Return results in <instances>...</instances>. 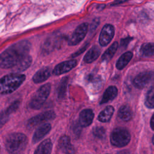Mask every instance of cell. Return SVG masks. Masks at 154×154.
I'll return each instance as SVG.
<instances>
[{"label":"cell","mask_w":154,"mask_h":154,"mask_svg":"<svg viewBox=\"0 0 154 154\" xmlns=\"http://www.w3.org/2000/svg\"><path fill=\"white\" fill-rule=\"evenodd\" d=\"M31 47V43L28 40H22L10 46L1 54V67H13L20 60L28 55Z\"/></svg>","instance_id":"obj_1"},{"label":"cell","mask_w":154,"mask_h":154,"mask_svg":"<svg viewBox=\"0 0 154 154\" xmlns=\"http://www.w3.org/2000/svg\"><path fill=\"white\" fill-rule=\"evenodd\" d=\"M25 80V75L19 73H12L1 78L0 88L1 94H8L17 90Z\"/></svg>","instance_id":"obj_2"},{"label":"cell","mask_w":154,"mask_h":154,"mask_svg":"<svg viewBox=\"0 0 154 154\" xmlns=\"http://www.w3.org/2000/svg\"><path fill=\"white\" fill-rule=\"evenodd\" d=\"M28 143L26 136L20 132L9 134L5 140V147L9 153H18L25 150Z\"/></svg>","instance_id":"obj_3"},{"label":"cell","mask_w":154,"mask_h":154,"mask_svg":"<svg viewBox=\"0 0 154 154\" xmlns=\"http://www.w3.org/2000/svg\"><path fill=\"white\" fill-rule=\"evenodd\" d=\"M51 88V85L49 83H46L41 86L30 100L29 108L33 109H40L48 97Z\"/></svg>","instance_id":"obj_4"},{"label":"cell","mask_w":154,"mask_h":154,"mask_svg":"<svg viewBox=\"0 0 154 154\" xmlns=\"http://www.w3.org/2000/svg\"><path fill=\"white\" fill-rule=\"evenodd\" d=\"M131 140L129 132L124 128L114 129L110 135V141L112 145L117 147H123L126 146Z\"/></svg>","instance_id":"obj_5"},{"label":"cell","mask_w":154,"mask_h":154,"mask_svg":"<svg viewBox=\"0 0 154 154\" xmlns=\"http://www.w3.org/2000/svg\"><path fill=\"white\" fill-rule=\"evenodd\" d=\"M55 117V113L53 111H47L42 112L29 119L27 122V127L28 128L32 129L42 123L54 119Z\"/></svg>","instance_id":"obj_6"},{"label":"cell","mask_w":154,"mask_h":154,"mask_svg":"<svg viewBox=\"0 0 154 154\" xmlns=\"http://www.w3.org/2000/svg\"><path fill=\"white\" fill-rule=\"evenodd\" d=\"M88 25L87 23H82L78 25L69 39L68 44L70 46H75L80 43L85 37L88 31Z\"/></svg>","instance_id":"obj_7"},{"label":"cell","mask_w":154,"mask_h":154,"mask_svg":"<svg viewBox=\"0 0 154 154\" xmlns=\"http://www.w3.org/2000/svg\"><path fill=\"white\" fill-rule=\"evenodd\" d=\"M154 79V72L147 71L138 74L133 80L134 85L137 88L146 87Z\"/></svg>","instance_id":"obj_8"},{"label":"cell","mask_w":154,"mask_h":154,"mask_svg":"<svg viewBox=\"0 0 154 154\" xmlns=\"http://www.w3.org/2000/svg\"><path fill=\"white\" fill-rule=\"evenodd\" d=\"M114 27L111 24L105 25L100 33L99 42L102 46H106L112 39L114 35Z\"/></svg>","instance_id":"obj_9"},{"label":"cell","mask_w":154,"mask_h":154,"mask_svg":"<svg viewBox=\"0 0 154 154\" xmlns=\"http://www.w3.org/2000/svg\"><path fill=\"white\" fill-rule=\"evenodd\" d=\"M76 64V60L73 59L61 62L54 67L52 71V74L55 76L62 75L73 69Z\"/></svg>","instance_id":"obj_10"},{"label":"cell","mask_w":154,"mask_h":154,"mask_svg":"<svg viewBox=\"0 0 154 154\" xmlns=\"http://www.w3.org/2000/svg\"><path fill=\"white\" fill-rule=\"evenodd\" d=\"M51 125L49 123H45L40 126L34 133L32 141L33 143H37L42 140L51 131Z\"/></svg>","instance_id":"obj_11"},{"label":"cell","mask_w":154,"mask_h":154,"mask_svg":"<svg viewBox=\"0 0 154 154\" xmlns=\"http://www.w3.org/2000/svg\"><path fill=\"white\" fill-rule=\"evenodd\" d=\"M94 118V113L91 109H83L79 114V123L82 127H87L90 125Z\"/></svg>","instance_id":"obj_12"},{"label":"cell","mask_w":154,"mask_h":154,"mask_svg":"<svg viewBox=\"0 0 154 154\" xmlns=\"http://www.w3.org/2000/svg\"><path fill=\"white\" fill-rule=\"evenodd\" d=\"M58 148L62 153H69L74 152V149L71 144L70 138L67 135H63L60 138L58 143Z\"/></svg>","instance_id":"obj_13"},{"label":"cell","mask_w":154,"mask_h":154,"mask_svg":"<svg viewBox=\"0 0 154 154\" xmlns=\"http://www.w3.org/2000/svg\"><path fill=\"white\" fill-rule=\"evenodd\" d=\"M57 37H49L48 38L46 41L43 44V46L42 48V53L44 54H49L52 52L55 47H57L59 45L60 41L61 40L60 38Z\"/></svg>","instance_id":"obj_14"},{"label":"cell","mask_w":154,"mask_h":154,"mask_svg":"<svg viewBox=\"0 0 154 154\" xmlns=\"http://www.w3.org/2000/svg\"><path fill=\"white\" fill-rule=\"evenodd\" d=\"M51 75V70L48 67H45L38 70L33 76L32 81L34 83H41L49 78Z\"/></svg>","instance_id":"obj_15"},{"label":"cell","mask_w":154,"mask_h":154,"mask_svg":"<svg viewBox=\"0 0 154 154\" xmlns=\"http://www.w3.org/2000/svg\"><path fill=\"white\" fill-rule=\"evenodd\" d=\"M117 93L118 90L116 87L113 85L108 87L103 94L102 98L101 99L100 102V104L102 105L116 98Z\"/></svg>","instance_id":"obj_16"},{"label":"cell","mask_w":154,"mask_h":154,"mask_svg":"<svg viewBox=\"0 0 154 154\" xmlns=\"http://www.w3.org/2000/svg\"><path fill=\"white\" fill-rule=\"evenodd\" d=\"M20 104V102L19 100H16L13 102L4 111L1 112V125H2L4 123L6 122L8 120L9 115L11 113L14 112L19 107Z\"/></svg>","instance_id":"obj_17"},{"label":"cell","mask_w":154,"mask_h":154,"mask_svg":"<svg viewBox=\"0 0 154 154\" xmlns=\"http://www.w3.org/2000/svg\"><path fill=\"white\" fill-rule=\"evenodd\" d=\"M100 50L96 46H93L88 50L84 57V61L86 63H91L95 61L100 55Z\"/></svg>","instance_id":"obj_18"},{"label":"cell","mask_w":154,"mask_h":154,"mask_svg":"<svg viewBox=\"0 0 154 154\" xmlns=\"http://www.w3.org/2000/svg\"><path fill=\"white\" fill-rule=\"evenodd\" d=\"M52 144L50 139H46L42 141L36 150L34 151L35 154H48L52 151Z\"/></svg>","instance_id":"obj_19"},{"label":"cell","mask_w":154,"mask_h":154,"mask_svg":"<svg viewBox=\"0 0 154 154\" xmlns=\"http://www.w3.org/2000/svg\"><path fill=\"white\" fill-rule=\"evenodd\" d=\"M32 63V58L30 55H28L23 57L22 60H20L19 63H17L13 67L14 70L17 72H20L25 71L26 70L31 64Z\"/></svg>","instance_id":"obj_20"},{"label":"cell","mask_w":154,"mask_h":154,"mask_svg":"<svg viewBox=\"0 0 154 154\" xmlns=\"http://www.w3.org/2000/svg\"><path fill=\"white\" fill-rule=\"evenodd\" d=\"M114 111V109L112 106H107L99 113L97 117L98 120L103 123L109 122L112 116Z\"/></svg>","instance_id":"obj_21"},{"label":"cell","mask_w":154,"mask_h":154,"mask_svg":"<svg viewBox=\"0 0 154 154\" xmlns=\"http://www.w3.org/2000/svg\"><path fill=\"white\" fill-rule=\"evenodd\" d=\"M132 56L133 54L130 51H128L123 54L116 63L117 69L119 70H122L125 68L132 59Z\"/></svg>","instance_id":"obj_22"},{"label":"cell","mask_w":154,"mask_h":154,"mask_svg":"<svg viewBox=\"0 0 154 154\" xmlns=\"http://www.w3.org/2000/svg\"><path fill=\"white\" fill-rule=\"evenodd\" d=\"M118 116L123 121H129L132 117V112L131 108L127 105L122 106L119 109Z\"/></svg>","instance_id":"obj_23"},{"label":"cell","mask_w":154,"mask_h":154,"mask_svg":"<svg viewBox=\"0 0 154 154\" xmlns=\"http://www.w3.org/2000/svg\"><path fill=\"white\" fill-rule=\"evenodd\" d=\"M118 48V43L117 42H114L111 46H109L102 55V60L103 61H109L114 55L115 54Z\"/></svg>","instance_id":"obj_24"},{"label":"cell","mask_w":154,"mask_h":154,"mask_svg":"<svg viewBox=\"0 0 154 154\" xmlns=\"http://www.w3.org/2000/svg\"><path fill=\"white\" fill-rule=\"evenodd\" d=\"M67 84H68V77L64 76L61 79L57 89V96L59 99H62L64 97L66 93Z\"/></svg>","instance_id":"obj_25"},{"label":"cell","mask_w":154,"mask_h":154,"mask_svg":"<svg viewBox=\"0 0 154 154\" xmlns=\"http://www.w3.org/2000/svg\"><path fill=\"white\" fill-rule=\"evenodd\" d=\"M140 52L145 57L154 55V43H146L141 46Z\"/></svg>","instance_id":"obj_26"},{"label":"cell","mask_w":154,"mask_h":154,"mask_svg":"<svg viewBox=\"0 0 154 154\" xmlns=\"http://www.w3.org/2000/svg\"><path fill=\"white\" fill-rule=\"evenodd\" d=\"M144 103L147 108H154V85L148 90Z\"/></svg>","instance_id":"obj_27"},{"label":"cell","mask_w":154,"mask_h":154,"mask_svg":"<svg viewBox=\"0 0 154 154\" xmlns=\"http://www.w3.org/2000/svg\"><path fill=\"white\" fill-rule=\"evenodd\" d=\"M93 134L98 138H102L105 135V129L102 126L94 127L93 129Z\"/></svg>","instance_id":"obj_28"},{"label":"cell","mask_w":154,"mask_h":154,"mask_svg":"<svg viewBox=\"0 0 154 154\" xmlns=\"http://www.w3.org/2000/svg\"><path fill=\"white\" fill-rule=\"evenodd\" d=\"M81 127L82 126L80 125L79 123L75 122L72 125V131L73 134L79 136L81 132Z\"/></svg>","instance_id":"obj_29"},{"label":"cell","mask_w":154,"mask_h":154,"mask_svg":"<svg viewBox=\"0 0 154 154\" xmlns=\"http://www.w3.org/2000/svg\"><path fill=\"white\" fill-rule=\"evenodd\" d=\"M89 46V43H85L82 47H81L79 50H78L76 52H75V53H73L72 55V58H75L76 57L79 55L81 53H82L83 52H84L86 49L88 48V46Z\"/></svg>","instance_id":"obj_30"},{"label":"cell","mask_w":154,"mask_h":154,"mask_svg":"<svg viewBox=\"0 0 154 154\" xmlns=\"http://www.w3.org/2000/svg\"><path fill=\"white\" fill-rule=\"evenodd\" d=\"M132 39H133V38L131 37H127L126 38H122L120 41L121 46L123 47V48H126Z\"/></svg>","instance_id":"obj_31"},{"label":"cell","mask_w":154,"mask_h":154,"mask_svg":"<svg viewBox=\"0 0 154 154\" xmlns=\"http://www.w3.org/2000/svg\"><path fill=\"white\" fill-rule=\"evenodd\" d=\"M150 125V128L154 131V113H153V114L152 115V116L151 117Z\"/></svg>","instance_id":"obj_32"},{"label":"cell","mask_w":154,"mask_h":154,"mask_svg":"<svg viewBox=\"0 0 154 154\" xmlns=\"http://www.w3.org/2000/svg\"><path fill=\"white\" fill-rule=\"evenodd\" d=\"M152 143L154 144V135L153 136V137H152Z\"/></svg>","instance_id":"obj_33"}]
</instances>
